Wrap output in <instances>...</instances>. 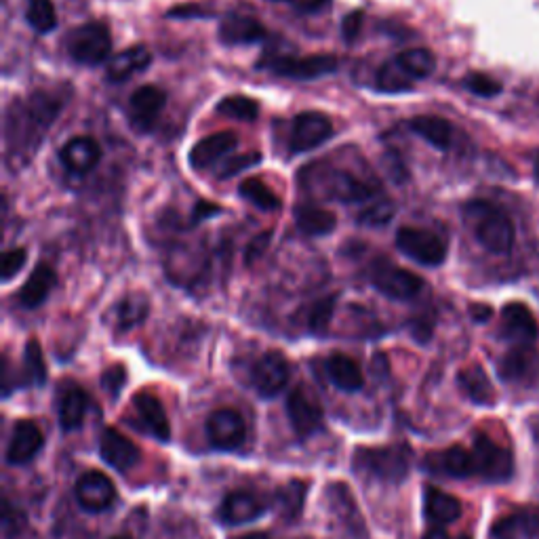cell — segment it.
Returning a JSON list of instances; mask_svg holds the SVG:
<instances>
[{
	"label": "cell",
	"instance_id": "1",
	"mask_svg": "<svg viewBox=\"0 0 539 539\" xmlns=\"http://www.w3.org/2000/svg\"><path fill=\"white\" fill-rule=\"evenodd\" d=\"M64 102L53 93L38 91L30 95L26 102H17L9 112L7 121V144L15 154H32L36 152L41 139L53 125Z\"/></svg>",
	"mask_w": 539,
	"mask_h": 539
},
{
	"label": "cell",
	"instance_id": "2",
	"mask_svg": "<svg viewBox=\"0 0 539 539\" xmlns=\"http://www.w3.org/2000/svg\"><path fill=\"white\" fill-rule=\"evenodd\" d=\"M466 222L470 224L476 241L495 255H506L514 247V224L512 219L487 201H472L464 207Z\"/></svg>",
	"mask_w": 539,
	"mask_h": 539
},
{
	"label": "cell",
	"instance_id": "3",
	"mask_svg": "<svg viewBox=\"0 0 539 539\" xmlns=\"http://www.w3.org/2000/svg\"><path fill=\"white\" fill-rule=\"evenodd\" d=\"M356 472L367 474L375 481L401 483L407 478L411 468L409 445H392L382 449H361L354 455Z\"/></svg>",
	"mask_w": 539,
	"mask_h": 539
},
{
	"label": "cell",
	"instance_id": "4",
	"mask_svg": "<svg viewBox=\"0 0 539 539\" xmlns=\"http://www.w3.org/2000/svg\"><path fill=\"white\" fill-rule=\"evenodd\" d=\"M66 49L76 64H83V66L104 64L112 51L110 30L102 22L76 26L66 36Z\"/></svg>",
	"mask_w": 539,
	"mask_h": 539
},
{
	"label": "cell",
	"instance_id": "5",
	"mask_svg": "<svg viewBox=\"0 0 539 539\" xmlns=\"http://www.w3.org/2000/svg\"><path fill=\"white\" fill-rule=\"evenodd\" d=\"M396 249L422 266H441L447 259V243L432 230L405 226L396 232Z\"/></svg>",
	"mask_w": 539,
	"mask_h": 539
},
{
	"label": "cell",
	"instance_id": "6",
	"mask_svg": "<svg viewBox=\"0 0 539 539\" xmlns=\"http://www.w3.org/2000/svg\"><path fill=\"white\" fill-rule=\"evenodd\" d=\"M276 76L293 78V81H316L327 74L337 72L339 59L335 55H306V57H272L268 62L259 64Z\"/></svg>",
	"mask_w": 539,
	"mask_h": 539
},
{
	"label": "cell",
	"instance_id": "7",
	"mask_svg": "<svg viewBox=\"0 0 539 539\" xmlns=\"http://www.w3.org/2000/svg\"><path fill=\"white\" fill-rule=\"evenodd\" d=\"M474 474L487 483H506L514 474V459L508 449L493 443L489 436H478L472 449Z\"/></svg>",
	"mask_w": 539,
	"mask_h": 539
},
{
	"label": "cell",
	"instance_id": "8",
	"mask_svg": "<svg viewBox=\"0 0 539 539\" xmlns=\"http://www.w3.org/2000/svg\"><path fill=\"white\" fill-rule=\"evenodd\" d=\"M371 285L382 295L398 299V302H407V299H413L424 291L422 278L405 268L384 262V259L371 270Z\"/></svg>",
	"mask_w": 539,
	"mask_h": 539
},
{
	"label": "cell",
	"instance_id": "9",
	"mask_svg": "<svg viewBox=\"0 0 539 539\" xmlns=\"http://www.w3.org/2000/svg\"><path fill=\"white\" fill-rule=\"evenodd\" d=\"M316 182L321 184L325 198L339 203H365L375 196L377 190V186H371L363 182L361 177L342 169H323V173L316 177Z\"/></svg>",
	"mask_w": 539,
	"mask_h": 539
},
{
	"label": "cell",
	"instance_id": "10",
	"mask_svg": "<svg viewBox=\"0 0 539 539\" xmlns=\"http://www.w3.org/2000/svg\"><path fill=\"white\" fill-rule=\"evenodd\" d=\"M333 137V125L323 112H302L293 118L289 146L293 152H310L321 148Z\"/></svg>",
	"mask_w": 539,
	"mask_h": 539
},
{
	"label": "cell",
	"instance_id": "11",
	"mask_svg": "<svg viewBox=\"0 0 539 539\" xmlns=\"http://www.w3.org/2000/svg\"><path fill=\"white\" fill-rule=\"evenodd\" d=\"M251 379L253 388L259 394L264 398H272L287 388L291 379V365L281 352H266L264 356H259L257 363L253 365Z\"/></svg>",
	"mask_w": 539,
	"mask_h": 539
},
{
	"label": "cell",
	"instance_id": "12",
	"mask_svg": "<svg viewBox=\"0 0 539 539\" xmlns=\"http://www.w3.org/2000/svg\"><path fill=\"white\" fill-rule=\"evenodd\" d=\"M207 438L215 449L222 451H234L245 443L247 436V426L241 413H236L234 409H217L207 417Z\"/></svg>",
	"mask_w": 539,
	"mask_h": 539
},
{
	"label": "cell",
	"instance_id": "13",
	"mask_svg": "<svg viewBox=\"0 0 539 539\" xmlns=\"http://www.w3.org/2000/svg\"><path fill=\"white\" fill-rule=\"evenodd\" d=\"M287 415L291 428L299 438H308L323 428V407L318 405L314 396H310L302 386L295 388L287 398Z\"/></svg>",
	"mask_w": 539,
	"mask_h": 539
},
{
	"label": "cell",
	"instance_id": "14",
	"mask_svg": "<svg viewBox=\"0 0 539 539\" xmlns=\"http://www.w3.org/2000/svg\"><path fill=\"white\" fill-rule=\"evenodd\" d=\"M165 104H167V93L161 87H154V85L139 87L129 99V116H131L133 129L142 133L152 131Z\"/></svg>",
	"mask_w": 539,
	"mask_h": 539
},
{
	"label": "cell",
	"instance_id": "15",
	"mask_svg": "<svg viewBox=\"0 0 539 539\" xmlns=\"http://www.w3.org/2000/svg\"><path fill=\"white\" fill-rule=\"evenodd\" d=\"M59 161H62L64 169L72 175H89L99 161H102V148L89 135H78L68 139L64 148L59 150Z\"/></svg>",
	"mask_w": 539,
	"mask_h": 539
},
{
	"label": "cell",
	"instance_id": "16",
	"mask_svg": "<svg viewBox=\"0 0 539 539\" xmlns=\"http://www.w3.org/2000/svg\"><path fill=\"white\" fill-rule=\"evenodd\" d=\"M76 499H78V504H81V508L87 512H104L116 499L114 483L104 472L91 470L78 478Z\"/></svg>",
	"mask_w": 539,
	"mask_h": 539
},
{
	"label": "cell",
	"instance_id": "17",
	"mask_svg": "<svg viewBox=\"0 0 539 539\" xmlns=\"http://www.w3.org/2000/svg\"><path fill=\"white\" fill-rule=\"evenodd\" d=\"M133 411L137 415V424L142 426L156 441L167 443L171 438V424L165 413L163 403L150 392H139L133 396Z\"/></svg>",
	"mask_w": 539,
	"mask_h": 539
},
{
	"label": "cell",
	"instance_id": "18",
	"mask_svg": "<svg viewBox=\"0 0 539 539\" xmlns=\"http://www.w3.org/2000/svg\"><path fill=\"white\" fill-rule=\"evenodd\" d=\"M43 443L45 436L38 424L32 422V419H22V422L13 426V434L7 447V462L15 466L32 462L38 451L43 449Z\"/></svg>",
	"mask_w": 539,
	"mask_h": 539
},
{
	"label": "cell",
	"instance_id": "19",
	"mask_svg": "<svg viewBox=\"0 0 539 539\" xmlns=\"http://www.w3.org/2000/svg\"><path fill=\"white\" fill-rule=\"evenodd\" d=\"M99 455L118 472H129L139 462L137 445L114 428H106L99 436Z\"/></svg>",
	"mask_w": 539,
	"mask_h": 539
},
{
	"label": "cell",
	"instance_id": "20",
	"mask_svg": "<svg viewBox=\"0 0 539 539\" xmlns=\"http://www.w3.org/2000/svg\"><path fill=\"white\" fill-rule=\"evenodd\" d=\"M424 468L428 474L447 476V478H466L474 474V457L472 451L464 447H449L443 451H434L426 457Z\"/></svg>",
	"mask_w": 539,
	"mask_h": 539
},
{
	"label": "cell",
	"instance_id": "21",
	"mask_svg": "<svg viewBox=\"0 0 539 539\" xmlns=\"http://www.w3.org/2000/svg\"><path fill=\"white\" fill-rule=\"evenodd\" d=\"M502 337L510 339L516 346H531L537 339V323L531 310L521 304L514 302L508 304L502 310Z\"/></svg>",
	"mask_w": 539,
	"mask_h": 539
},
{
	"label": "cell",
	"instance_id": "22",
	"mask_svg": "<svg viewBox=\"0 0 539 539\" xmlns=\"http://www.w3.org/2000/svg\"><path fill=\"white\" fill-rule=\"evenodd\" d=\"M266 512V504L251 491L230 493L219 506V521L226 525H247Z\"/></svg>",
	"mask_w": 539,
	"mask_h": 539
},
{
	"label": "cell",
	"instance_id": "23",
	"mask_svg": "<svg viewBox=\"0 0 539 539\" xmlns=\"http://www.w3.org/2000/svg\"><path fill=\"white\" fill-rule=\"evenodd\" d=\"M219 41L226 47H236V45H253L266 38V28L257 22V19L249 15H228L222 19L217 30Z\"/></svg>",
	"mask_w": 539,
	"mask_h": 539
},
{
	"label": "cell",
	"instance_id": "24",
	"mask_svg": "<svg viewBox=\"0 0 539 539\" xmlns=\"http://www.w3.org/2000/svg\"><path fill=\"white\" fill-rule=\"evenodd\" d=\"M238 146V137L236 133L232 131H222V133H213L205 139H201L198 142L190 154H188V161H190V167L192 169H207L211 165H215L219 158H224L226 154H230L232 150H236Z\"/></svg>",
	"mask_w": 539,
	"mask_h": 539
},
{
	"label": "cell",
	"instance_id": "25",
	"mask_svg": "<svg viewBox=\"0 0 539 539\" xmlns=\"http://www.w3.org/2000/svg\"><path fill=\"white\" fill-rule=\"evenodd\" d=\"M150 64H152L150 49L144 45H135L108 59L106 78L110 83H125L133 74L150 68Z\"/></svg>",
	"mask_w": 539,
	"mask_h": 539
},
{
	"label": "cell",
	"instance_id": "26",
	"mask_svg": "<svg viewBox=\"0 0 539 539\" xmlns=\"http://www.w3.org/2000/svg\"><path fill=\"white\" fill-rule=\"evenodd\" d=\"M424 514L428 521L436 527H445L455 523L459 516H462V504L459 499L436 489V487H426L424 491Z\"/></svg>",
	"mask_w": 539,
	"mask_h": 539
},
{
	"label": "cell",
	"instance_id": "27",
	"mask_svg": "<svg viewBox=\"0 0 539 539\" xmlns=\"http://www.w3.org/2000/svg\"><path fill=\"white\" fill-rule=\"evenodd\" d=\"M327 377L331 379V384L342 390V392H358L365 384V377L361 367L354 361V358L346 354H331L325 363Z\"/></svg>",
	"mask_w": 539,
	"mask_h": 539
},
{
	"label": "cell",
	"instance_id": "28",
	"mask_svg": "<svg viewBox=\"0 0 539 539\" xmlns=\"http://www.w3.org/2000/svg\"><path fill=\"white\" fill-rule=\"evenodd\" d=\"M539 371V354L531 346H516L510 350L502 363H499V375L506 382H523Z\"/></svg>",
	"mask_w": 539,
	"mask_h": 539
},
{
	"label": "cell",
	"instance_id": "29",
	"mask_svg": "<svg viewBox=\"0 0 539 539\" xmlns=\"http://www.w3.org/2000/svg\"><path fill=\"white\" fill-rule=\"evenodd\" d=\"M407 127L436 150L445 152L453 144V125L441 116H415Z\"/></svg>",
	"mask_w": 539,
	"mask_h": 539
},
{
	"label": "cell",
	"instance_id": "30",
	"mask_svg": "<svg viewBox=\"0 0 539 539\" xmlns=\"http://www.w3.org/2000/svg\"><path fill=\"white\" fill-rule=\"evenodd\" d=\"M55 283H57L55 270L47 264H41L30 274L22 291H19V304L28 310H34L41 304H45V299L49 297Z\"/></svg>",
	"mask_w": 539,
	"mask_h": 539
},
{
	"label": "cell",
	"instance_id": "31",
	"mask_svg": "<svg viewBox=\"0 0 539 539\" xmlns=\"http://www.w3.org/2000/svg\"><path fill=\"white\" fill-rule=\"evenodd\" d=\"M203 266H207V259L190 249H179L171 255V262H167V276L177 285H192V281H198L196 276H201Z\"/></svg>",
	"mask_w": 539,
	"mask_h": 539
},
{
	"label": "cell",
	"instance_id": "32",
	"mask_svg": "<svg viewBox=\"0 0 539 539\" xmlns=\"http://www.w3.org/2000/svg\"><path fill=\"white\" fill-rule=\"evenodd\" d=\"M459 388H462L464 394L476 405L491 407L495 403V390L483 367L474 365L459 373Z\"/></svg>",
	"mask_w": 539,
	"mask_h": 539
},
{
	"label": "cell",
	"instance_id": "33",
	"mask_svg": "<svg viewBox=\"0 0 539 539\" xmlns=\"http://www.w3.org/2000/svg\"><path fill=\"white\" fill-rule=\"evenodd\" d=\"M295 224L308 236H327L335 230L337 217L316 205H299L295 209Z\"/></svg>",
	"mask_w": 539,
	"mask_h": 539
},
{
	"label": "cell",
	"instance_id": "34",
	"mask_svg": "<svg viewBox=\"0 0 539 539\" xmlns=\"http://www.w3.org/2000/svg\"><path fill=\"white\" fill-rule=\"evenodd\" d=\"M87 413V394L78 388L70 386L62 392L59 398V424L64 430H76L83 426V419Z\"/></svg>",
	"mask_w": 539,
	"mask_h": 539
},
{
	"label": "cell",
	"instance_id": "35",
	"mask_svg": "<svg viewBox=\"0 0 539 539\" xmlns=\"http://www.w3.org/2000/svg\"><path fill=\"white\" fill-rule=\"evenodd\" d=\"M394 59L398 68H401L411 81H424V78H428L436 70L434 53L424 47L407 49L403 53H398Z\"/></svg>",
	"mask_w": 539,
	"mask_h": 539
},
{
	"label": "cell",
	"instance_id": "36",
	"mask_svg": "<svg viewBox=\"0 0 539 539\" xmlns=\"http://www.w3.org/2000/svg\"><path fill=\"white\" fill-rule=\"evenodd\" d=\"M238 192H241V196L245 198V201H249L253 207L262 209V211H278L283 207L281 198H278L274 194V190L270 186H266L262 179H257V177L245 179V182L238 186Z\"/></svg>",
	"mask_w": 539,
	"mask_h": 539
},
{
	"label": "cell",
	"instance_id": "37",
	"mask_svg": "<svg viewBox=\"0 0 539 539\" xmlns=\"http://www.w3.org/2000/svg\"><path fill=\"white\" fill-rule=\"evenodd\" d=\"M148 299L142 295H131L127 299H123L121 304L116 308V327L121 331H127L135 325H139L148 316Z\"/></svg>",
	"mask_w": 539,
	"mask_h": 539
},
{
	"label": "cell",
	"instance_id": "38",
	"mask_svg": "<svg viewBox=\"0 0 539 539\" xmlns=\"http://www.w3.org/2000/svg\"><path fill=\"white\" fill-rule=\"evenodd\" d=\"M217 112L224 114V116H230V118H236V121L253 123V121H257V116H259V104L247 95H228L217 104Z\"/></svg>",
	"mask_w": 539,
	"mask_h": 539
},
{
	"label": "cell",
	"instance_id": "39",
	"mask_svg": "<svg viewBox=\"0 0 539 539\" xmlns=\"http://www.w3.org/2000/svg\"><path fill=\"white\" fill-rule=\"evenodd\" d=\"M47 382V367L41 344L30 339L24 352V386H43Z\"/></svg>",
	"mask_w": 539,
	"mask_h": 539
},
{
	"label": "cell",
	"instance_id": "40",
	"mask_svg": "<svg viewBox=\"0 0 539 539\" xmlns=\"http://www.w3.org/2000/svg\"><path fill=\"white\" fill-rule=\"evenodd\" d=\"M375 87L384 93H405V91H411L413 81L401 68H398L396 59H392V62H386L377 70Z\"/></svg>",
	"mask_w": 539,
	"mask_h": 539
},
{
	"label": "cell",
	"instance_id": "41",
	"mask_svg": "<svg viewBox=\"0 0 539 539\" xmlns=\"http://www.w3.org/2000/svg\"><path fill=\"white\" fill-rule=\"evenodd\" d=\"M28 24L41 34H49L57 28V13L53 0H28L26 9Z\"/></svg>",
	"mask_w": 539,
	"mask_h": 539
},
{
	"label": "cell",
	"instance_id": "42",
	"mask_svg": "<svg viewBox=\"0 0 539 539\" xmlns=\"http://www.w3.org/2000/svg\"><path fill=\"white\" fill-rule=\"evenodd\" d=\"M304 497H306V487L299 481H291L289 485H285L281 491H278V510H281L285 518H295L299 512H302Z\"/></svg>",
	"mask_w": 539,
	"mask_h": 539
},
{
	"label": "cell",
	"instance_id": "43",
	"mask_svg": "<svg viewBox=\"0 0 539 539\" xmlns=\"http://www.w3.org/2000/svg\"><path fill=\"white\" fill-rule=\"evenodd\" d=\"M335 302H337V297L329 295L312 306L310 316H308V327L312 333H325L327 331L331 318H333V312H335Z\"/></svg>",
	"mask_w": 539,
	"mask_h": 539
},
{
	"label": "cell",
	"instance_id": "44",
	"mask_svg": "<svg viewBox=\"0 0 539 539\" xmlns=\"http://www.w3.org/2000/svg\"><path fill=\"white\" fill-rule=\"evenodd\" d=\"M394 215H396V207L392 201H379L358 215V222L371 228H379V226H388Z\"/></svg>",
	"mask_w": 539,
	"mask_h": 539
},
{
	"label": "cell",
	"instance_id": "45",
	"mask_svg": "<svg viewBox=\"0 0 539 539\" xmlns=\"http://www.w3.org/2000/svg\"><path fill=\"white\" fill-rule=\"evenodd\" d=\"M464 87L478 97H495L502 93V83H497L495 78L478 72H472L464 78Z\"/></svg>",
	"mask_w": 539,
	"mask_h": 539
},
{
	"label": "cell",
	"instance_id": "46",
	"mask_svg": "<svg viewBox=\"0 0 539 539\" xmlns=\"http://www.w3.org/2000/svg\"><path fill=\"white\" fill-rule=\"evenodd\" d=\"M259 161H262V154H257V152L234 156V158H230V161L224 163L222 169H217V175H219V179H228V177H234V175H238L245 169H251V167L259 165Z\"/></svg>",
	"mask_w": 539,
	"mask_h": 539
},
{
	"label": "cell",
	"instance_id": "47",
	"mask_svg": "<svg viewBox=\"0 0 539 539\" xmlns=\"http://www.w3.org/2000/svg\"><path fill=\"white\" fill-rule=\"evenodd\" d=\"M28 262V251L26 249H11L3 255V262H0V278L3 281H11V278L22 270Z\"/></svg>",
	"mask_w": 539,
	"mask_h": 539
},
{
	"label": "cell",
	"instance_id": "48",
	"mask_svg": "<svg viewBox=\"0 0 539 539\" xmlns=\"http://www.w3.org/2000/svg\"><path fill=\"white\" fill-rule=\"evenodd\" d=\"M127 382V371L123 365H114L110 367L104 375H102V386L112 394V396H118L123 390Z\"/></svg>",
	"mask_w": 539,
	"mask_h": 539
},
{
	"label": "cell",
	"instance_id": "49",
	"mask_svg": "<svg viewBox=\"0 0 539 539\" xmlns=\"http://www.w3.org/2000/svg\"><path fill=\"white\" fill-rule=\"evenodd\" d=\"M363 22H365V13L363 11H352L344 17L342 22V36L346 43H354L358 34H361V28H363Z\"/></svg>",
	"mask_w": 539,
	"mask_h": 539
},
{
	"label": "cell",
	"instance_id": "50",
	"mask_svg": "<svg viewBox=\"0 0 539 539\" xmlns=\"http://www.w3.org/2000/svg\"><path fill=\"white\" fill-rule=\"evenodd\" d=\"M270 241H272V232H262V234H257V236L253 238V241L249 243V247H247L245 262H247V264L257 262V259L262 257V255L268 251Z\"/></svg>",
	"mask_w": 539,
	"mask_h": 539
},
{
	"label": "cell",
	"instance_id": "51",
	"mask_svg": "<svg viewBox=\"0 0 539 539\" xmlns=\"http://www.w3.org/2000/svg\"><path fill=\"white\" fill-rule=\"evenodd\" d=\"M224 209L215 205V203H209V201H198L192 209V224H201L205 222V219L209 217H217L219 213H222Z\"/></svg>",
	"mask_w": 539,
	"mask_h": 539
},
{
	"label": "cell",
	"instance_id": "52",
	"mask_svg": "<svg viewBox=\"0 0 539 539\" xmlns=\"http://www.w3.org/2000/svg\"><path fill=\"white\" fill-rule=\"evenodd\" d=\"M167 17L171 19H192V17H198V19H203V17H213L211 11H205L203 7H198V5H182V7H173Z\"/></svg>",
	"mask_w": 539,
	"mask_h": 539
},
{
	"label": "cell",
	"instance_id": "53",
	"mask_svg": "<svg viewBox=\"0 0 539 539\" xmlns=\"http://www.w3.org/2000/svg\"><path fill=\"white\" fill-rule=\"evenodd\" d=\"M331 5V0H297L295 7L302 13H318L325 11Z\"/></svg>",
	"mask_w": 539,
	"mask_h": 539
},
{
	"label": "cell",
	"instance_id": "54",
	"mask_svg": "<svg viewBox=\"0 0 539 539\" xmlns=\"http://www.w3.org/2000/svg\"><path fill=\"white\" fill-rule=\"evenodd\" d=\"M474 310V318H476V321H487V318L491 316V308H481V306H474L472 308Z\"/></svg>",
	"mask_w": 539,
	"mask_h": 539
},
{
	"label": "cell",
	"instance_id": "55",
	"mask_svg": "<svg viewBox=\"0 0 539 539\" xmlns=\"http://www.w3.org/2000/svg\"><path fill=\"white\" fill-rule=\"evenodd\" d=\"M424 539H451L443 529H432V531H428L426 535H424Z\"/></svg>",
	"mask_w": 539,
	"mask_h": 539
},
{
	"label": "cell",
	"instance_id": "56",
	"mask_svg": "<svg viewBox=\"0 0 539 539\" xmlns=\"http://www.w3.org/2000/svg\"><path fill=\"white\" fill-rule=\"evenodd\" d=\"M533 175H535V182L539 184V150L533 156Z\"/></svg>",
	"mask_w": 539,
	"mask_h": 539
},
{
	"label": "cell",
	"instance_id": "57",
	"mask_svg": "<svg viewBox=\"0 0 539 539\" xmlns=\"http://www.w3.org/2000/svg\"><path fill=\"white\" fill-rule=\"evenodd\" d=\"M234 539H270L266 533H249V535H241V537H234Z\"/></svg>",
	"mask_w": 539,
	"mask_h": 539
},
{
	"label": "cell",
	"instance_id": "58",
	"mask_svg": "<svg viewBox=\"0 0 539 539\" xmlns=\"http://www.w3.org/2000/svg\"><path fill=\"white\" fill-rule=\"evenodd\" d=\"M533 518H535V525L539 527V510H533Z\"/></svg>",
	"mask_w": 539,
	"mask_h": 539
},
{
	"label": "cell",
	"instance_id": "59",
	"mask_svg": "<svg viewBox=\"0 0 539 539\" xmlns=\"http://www.w3.org/2000/svg\"><path fill=\"white\" fill-rule=\"evenodd\" d=\"M112 539H127V537H112Z\"/></svg>",
	"mask_w": 539,
	"mask_h": 539
},
{
	"label": "cell",
	"instance_id": "60",
	"mask_svg": "<svg viewBox=\"0 0 539 539\" xmlns=\"http://www.w3.org/2000/svg\"><path fill=\"white\" fill-rule=\"evenodd\" d=\"M459 539H470V537H459Z\"/></svg>",
	"mask_w": 539,
	"mask_h": 539
}]
</instances>
